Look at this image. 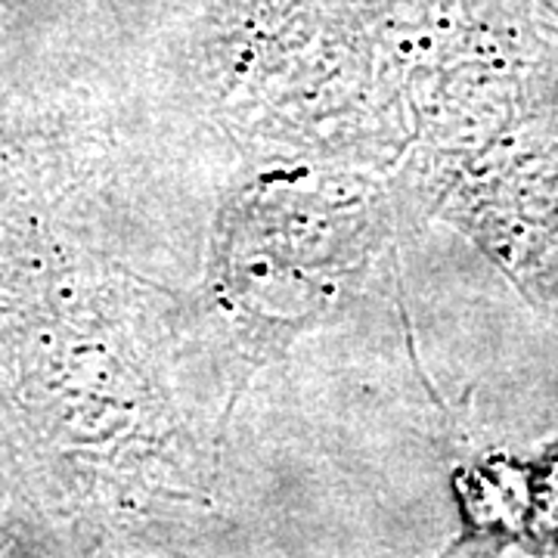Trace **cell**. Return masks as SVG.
<instances>
[{"instance_id": "1", "label": "cell", "mask_w": 558, "mask_h": 558, "mask_svg": "<svg viewBox=\"0 0 558 558\" xmlns=\"http://www.w3.org/2000/svg\"><path fill=\"white\" fill-rule=\"evenodd\" d=\"M459 546L497 556H558V438L534 457L490 453L462 465L453 478Z\"/></svg>"}, {"instance_id": "2", "label": "cell", "mask_w": 558, "mask_h": 558, "mask_svg": "<svg viewBox=\"0 0 558 558\" xmlns=\"http://www.w3.org/2000/svg\"><path fill=\"white\" fill-rule=\"evenodd\" d=\"M549 156L527 168L531 180L519 186L527 199H519L515 223L512 227V245H527L521 252V267L527 274V286L539 292L558 314V137L549 140Z\"/></svg>"}]
</instances>
